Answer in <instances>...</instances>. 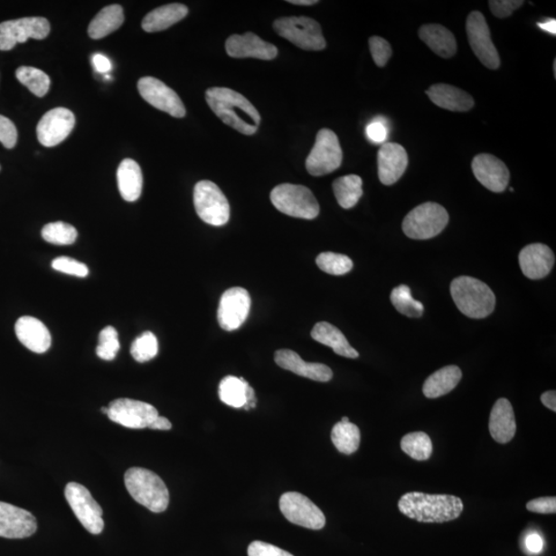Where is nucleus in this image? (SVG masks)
<instances>
[{
	"label": "nucleus",
	"mask_w": 556,
	"mask_h": 556,
	"mask_svg": "<svg viewBox=\"0 0 556 556\" xmlns=\"http://www.w3.org/2000/svg\"><path fill=\"white\" fill-rule=\"evenodd\" d=\"M205 99L210 108L222 122L246 136H253L261 124V116L239 92L224 87H212L206 91Z\"/></svg>",
	"instance_id": "1"
},
{
	"label": "nucleus",
	"mask_w": 556,
	"mask_h": 556,
	"mask_svg": "<svg viewBox=\"0 0 556 556\" xmlns=\"http://www.w3.org/2000/svg\"><path fill=\"white\" fill-rule=\"evenodd\" d=\"M400 513L414 521L444 523L456 521L464 510L461 498L452 495L405 494L398 503Z\"/></svg>",
	"instance_id": "2"
},
{
	"label": "nucleus",
	"mask_w": 556,
	"mask_h": 556,
	"mask_svg": "<svg viewBox=\"0 0 556 556\" xmlns=\"http://www.w3.org/2000/svg\"><path fill=\"white\" fill-rule=\"evenodd\" d=\"M125 485L140 505L155 514L165 513L169 505V492L157 474L133 466L125 473Z\"/></svg>",
	"instance_id": "3"
},
{
	"label": "nucleus",
	"mask_w": 556,
	"mask_h": 556,
	"mask_svg": "<svg viewBox=\"0 0 556 556\" xmlns=\"http://www.w3.org/2000/svg\"><path fill=\"white\" fill-rule=\"evenodd\" d=\"M450 293L457 307L466 316L485 318L495 306V296L486 284L470 277H459L452 281Z\"/></svg>",
	"instance_id": "4"
},
{
	"label": "nucleus",
	"mask_w": 556,
	"mask_h": 556,
	"mask_svg": "<svg viewBox=\"0 0 556 556\" xmlns=\"http://www.w3.org/2000/svg\"><path fill=\"white\" fill-rule=\"evenodd\" d=\"M271 203L287 216L314 220L320 214V204L308 188L301 184H281L270 194Z\"/></svg>",
	"instance_id": "5"
},
{
	"label": "nucleus",
	"mask_w": 556,
	"mask_h": 556,
	"mask_svg": "<svg viewBox=\"0 0 556 556\" xmlns=\"http://www.w3.org/2000/svg\"><path fill=\"white\" fill-rule=\"evenodd\" d=\"M448 212L442 205L426 203L407 214L402 229L410 239L425 240L439 235L448 226Z\"/></svg>",
	"instance_id": "6"
},
{
	"label": "nucleus",
	"mask_w": 556,
	"mask_h": 556,
	"mask_svg": "<svg viewBox=\"0 0 556 556\" xmlns=\"http://www.w3.org/2000/svg\"><path fill=\"white\" fill-rule=\"evenodd\" d=\"M274 32L306 51H322L327 47L322 27L308 17H284L274 21Z\"/></svg>",
	"instance_id": "7"
},
{
	"label": "nucleus",
	"mask_w": 556,
	"mask_h": 556,
	"mask_svg": "<svg viewBox=\"0 0 556 556\" xmlns=\"http://www.w3.org/2000/svg\"><path fill=\"white\" fill-rule=\"evenodd\" d=\"M194 205L200 219L206 224L221 227L230 219V204L224 193L211 181H202L194 188Z\"/></svg>",
	"instance_id": "8"
},
{
	"label": "nucleus",
	"mask_w": 556,
	"mask_h": 556,
	"mask_svg": "<svg viewBox=\"0 0 556 556\" xmlns=\"http://www.w3.org/2000/svg\"><path fill=\"white\" fill-rule=\"evenodd\" d=\"M344 154L338 137L332 130L318 131L316 144L306 159V166L309 174L323 176L335 172L343 163Z\"/></svg>",
	"instance_id": "9"
},
{
	"label": "nucleus",
	"mask_w": 556,
	"mask_h": 556,
	"mask_svg": "<svg viewBox=\"0 0 556 556\" xmlns=\"http://www.w3.org/2000/svg\"><path fill=\"white\" fill-rule=\"evenodd\" d=\"M65 499L70 504L74 515L84 528L92 535H99L105 529L103 511L99 504L84 485L70 482L65 487Z\"/></svg>",
	"instance_id": "10"
},
{
	"label": "nucleus",
	"mask_w": 556,
	"mask_h": 556,
	"mask_svg": "<svg viewBox=\"0 0 556 556\" xmlns=\"http://www.w3.org/2000/svg\"><path fill=\"white\" fill-rule=\"evenodd\" d=\"M279 508L288 522L309 530H322L325 524L323 511L302 494L290 492L280 496Z\"/></svg>",
	"instance_id": "11"
},
{
	"label": "nucleus",
	"mask_w": 556,
	"mask_h": 556,
	"mask_svg": "<svg viewBox=\"0 0 556 556\" xmlns=\"http://www.w3.org/2000/svg\"><path fill=\"white\" fill-rule=\"evenodd\" d=\"M466 27L474 54L485 68L493 71L498 70L501 59L492 41L491 31H489L484 14L478 11L470 13Z\"/></svg>",
	"instance_id": "12"
},
{
	"label": "nucleus",
	"mask_w": 556,
	"mask_h": 556,
	"mask_svg": "<svg viewBox=\"0 0 556 556\" xmlns=\"http://www.w3.org/2000/svg\"><path fill=\"white\" fill-rule=\"evenodd\" d=\"M50 31L49 21L42 17L3 22L0 24V51H10L17 43H24L29 39H46Z\"/></svg>",
	"instance_id": "13"
},
{
	"label": "nucleus",
	"mask_w": 556,
	"mask_h": 556,
	"mask_svg": "<svg viewBox=\"0 0 556 556\" xmlns=\"http://www.w3.org/2000/svg\"><path fill=\"white\" fill-rule=\"evenodd\" d=\"M108 417L125 428L146 429L159 417V413L151 404L132 399H117L110 402Z\"/></svg>",
	"instance_id": "14"
},
{
	"label": "nucleus",
	"mask_w": 556,
	"mask_h": 556,
	"mask_svg": "<svg viewBox=\"0 0 556 556\" xmlns=\"http://www.w3.org/2000/svg\"><path fill=\"white\" fill-rule=\"evenodd\" d=\"M251 299L246 288L235 287L222 294L218 309V321L221 329H240L250 310Z\"/></svg>",
	"instance_id": "15"
},
{
	"label": "nucleus",
	"mask_w": 556,
	"mask_h": 556,
	"mask_svg": "<svg viewBox=\"0 0 556 556\" xmlns=\"http://www.w3.org/2000/svg\"><path fill=\"white\" fill-rule=\"evenodd\" d=\"M137 87L142 98L154 108L174 118L185 116V108L180 96L160 80L146 77L139 80Z\"/></svg>",
	"instance_id": "16"
},
{
	"label": "nucleus",
	"mask_w": 556,
	"mask_h": 556,
	"mask_svg": "<svg viewBox=\"0 0 556 556\" xmlns=\"http://www.w3.org/2000/svg\"><path fill=\"white\" fill-rule=\"evenodd\" d=\"M76 125V117L68 108H57L48 111L37 124L39 142L44 146H55L68 137Z\"/></svg>",
	"instance_id": "17"
},
{
	"label": "nucleus",
	"mask_w": 556,
	"mask_h": 556,
	"mask_svg": "<svg viewBox=\"0 0 556 556\" xmlns=\"http://www.w3.org/2000/svg\"><path fill=\"white\" fill-rule=\"evenodd\" d=\"M472 170L476 180L489 191L502 193L510 181L509 169L505 163L491 154H479L472 162Z\"/></svg>",
	"instance_id": "18"
},
{
	"label": "nucleus",
	"mask_w": 556,
	"mask_h": 556,
	"mask_svg": "<svg viewBox=\"0 0 556 556\" xmlns=\"http://www.w3.org/2000/svg\"><path fill=\"white\" fill-rule=\"evenodd\" d=\"M37 530L34 515L25 509L0 502V537L24 539L32 537Z\"/></svg>",
	"instance_id": "19"
},
{
	"label": "nucleus",
	"mask_w": 556,
	"mask_h": 556,
	"mask_svg": "<svg viewBox=\"0 0 556 556\" xmlns=\"http://www.w3.org/2000/svg\"><path fill=\"white\" fill-rule=\"evenodd\" d=\"M226 52L233 58H256L273 61L278 54V48L253 33L233 34L226 41Z\"/></svg>",
	"instance_id": "20"
},
{
	"label": "nucleus",
	"mask_w": 556,
	"mask_h": 556,
	"mask_svg": "<svg viewBox=\"0 0 556 556\" xmlns=\"http://www.w3.org/2000/svg\"><path fill=\"white\" fill-rule=\"evenodd\" d=\"M378 176L385 185L396 184L406 172L408 155L399 144L384 143L377 155Z\"/></svg>",
	"instance_id": "21"
},
{
	"label": "nucleus",
	"mask_w": 556,
	"mask_h": 556,
	"mask_svg": "<svg viewBox=\"0 0 556 556\" xmlns=\"http://www.w3.org/2000/svg\"><path fill=\"white\" fill-rule=\"evenodd\" d=\"M518 259L523 273L530 279L546 278L555 263L553 251L542 243H532L523 248Z\"/></svg>",
	"instance_id": "22"
},
{
	"label": "nucleus",
	"mask_w": 556,
	"mask_h": 556,
	"mask_svg": "<svg viewBox=\"0 0 556 556\" xmlns=\"http://www.w3.org/2000/svg\"><path fill=\"white\" fill-rule=\"evenodd\" d=\"M277 364L291 372L308 378V380L328 382L332 380V370L321 363H307L291 350H280L274 355Z\"/></svg>",
	"instance_id": "23"
},
{
	"label": "nucleus",
	"mask_w": 556,
	"mask_h": 556,
	"mask_svg": "<svg viewBox=\"0 0 556 556\" xmlns=\"http://www.w3.org/2000/svg\"><path fill=\"white\" fill-rule=\"evenodd\" d=\"M14 332L22 344L36 353L49 351L51 334L42 322L33 316H22L14 325Z\"/></svg>",
	"instance_id": "24"
},
{
	"label": "nucleus",
	"mask_w": 556,
	"mask_h": 556,
	"mask_svg": "<svg viewBox=\"0 0 556 556\" xmlns=\"http://www.w3.org/2000/svg\"><path fill=\"white\" fill-rule=\"evenodd\" d=\"M489 432L493 439L506 444L514 438L516 420L514 407L507 399L502 398L493 407L489 417Z\"/></svg>",
	"instance_id": "25"
},
{
	"label": "nucleus",
	"mask_w": 556,
	"mask_h": 556,
	"mask_svg": "<svg viewBox=\"0 0 556 556\" xmlns=\"http://www.w3.org/2000/svg\"><path fill=\"white\" fill-rule=\"evenodd\" d=\"M427 95L437 107L458 113L468 111L476 105L469 93L448 84L433 85L427 91Z\"/></svg>",
	"instance_id": "26"
},
{
	"label": "nucleus",
	"mask_w": 556,
	"mask_h": 556,
	"mask_svg": "<svg viewBox=\"0 0 556 556\" xmlns=\"http://www.w3.org/2000/svg\"><path fill=\"white\" fill-rule=\"evenodd\" d=\"M118 187L125 202L135 203L142 195L144 177L137 161L125 159L117 173Z\"/></svg>",
	"instance_id": "27"
},
{
	"label": "nucleus",
	"mask_w": 556,
	"mask_h": 556,
	"mask_svg": "<svg viewBox=\"0 0 556 556\" xmlns=\"http://www.w3.org/2000/svg\"><path fill=\"white\" fill-rule=\"evenodd\" d=\"M419 39L435 54L442 58H450L456 55V37L448 28L439 24H427L419 28Z\"/></svg>",
	"instance_id": "28"
},
{
	"label": "nucleus",
	"mask_w": 556,
	"mask_h": 556,
	"mask_svg": "<svg viewBox=\"0 0 556 556\" xmlns=\"http://www.w3.org/2000/svg\"><path fill=\"white\" fill-rule=\"evenodd\" d=\"M311 337L317 343L331 347L334 353L341 357L359 358V353L351 346L344 333L327 322L317 323L311 331Z\"/></svg>",
	"instance_id": "29"
},
{
	"label": "nucleus",
	"mask_w": 556,
	"mask_h": 556,
	"mask_svg": "<svg viewBox=\"0 0 556 556\" xmlns=\"http://www.w3.org/2000/svg\"><path fill=\"white\" fill-rule=\"evenodd\" d=\"M188 13V7L182 4L163 5L148 13L142 26L146 33L163 32L187 17Z\"/></svg>",
	"instance_id": "30"
},
{
	"label": "nucleus",
	"mask_w": 556,
	"mask_h": 556,
	"mask_svg": "<svg viewBox=\"0 0 556 556\" xmlns=\"http://www.w3.org/2000/svg\"><path fill=\"white\" fill-rule=\"evenodd\" d=\"M462 370L457 366H447L436 371L427 378L424 383V395L429 399H436L448 395L462 380Z\"/></svg>",
	"instance_id": "31"
},
{
	"label": "nucleus",
	"mask_w": 556,
	"mask_h": 556,
	"mask_svg": "<svg viewBox=\"0 0 556 556\" xmlns=\"http://www.w3.org/2000/svg\"><path fill=\"white\" fill-rule=\"evenodd\" d=\"M124 22L121 5H111L101 10L88 28V33L93 40H100L120 28Z\"/></svg>",
	"instance_id": "32"
},
{
	"label": "nucleus",
	"mask_w": 556,
	"mask_h": 556,
	"mask_svg": "<svg viewBox=\"0 0 556 556\" xmlns=\"http://www.w3.org/2000/svg\"><path fill=\"white\" fill-rule=\"evenodd\" d=\"M334 194L341 207L353 209L363 196V181L359 175L341 176L333 183Z\"/></svg>",
	"instance_id": "33"
},
{
	"label": "nucleus",
	"mask_w": 556,
	"mask_h": 556,
	"mask_svg": "<svg viewBox=\"0 0 556 556\" xmlns=\"http://www.w3.org/2000/svg\"><path fill=\"white\" fill-rule=\"evenodd\" d=\"M331 439L341 454L347 456L353 455L357 451L361 444V432L358 426L352 422L340 421L334 426L331 433Z\"/></svg>",
	"instance_id": "34"
},
{
	"label": "nucleus",
	"mask_w": 556,
	"mask_h": 556,
	"mask_svg": "<svg viewBox=\"0 0 556 556\" xmlns=\"http://www.w3.org/2000/svg\"><path fill=\"white\" fill-rule=\"evenodd\" d=\"M249 387L250 384L243 378L226 376L219 387L221 401L234 408L246 406Z\"/></svg>",
	"instance_id": "35"
},
{
	"label": "nucleus",
	"mask_w": 556,
	"mask_h": 556,
	"mask_svg": "<svg viewBox=\"0 0 556 556\" xmlns=\"http://www.w3.org/2000/svg\"><path fill=\"white\" fill-rule=\"evenodd\" d=\"M401 449L415 461L424 462L432 456L433 443L428 434L413 432L403 437Z\"/></svg>",
	"instance_id": "36"
},
{
	"label": "nucleus",
	"mask_w": 556,
	"mask_h": 556,
	"mask_svg": "<svg viewBox=\"0 0 556 556\" xmlns=\"http://www.w3.org/2000/svg\"><path fill=\"white\" fill-rule=\"evenodd\" d=\"M16 77L29 91L37 98H43L49 91L51 80L46 72L32 66H21L16 71Z\"/></svg>",
	"instance_id": "37"
},
{
	"label": "nucleus",
	"mask_w": 556,
	"mask_h": 556,
	"mask_svg": "<svg viewBox=\"0 0 556 556\" xmlns=\"http://www.w3.org/2000/svg\"><path fill=\"white\" fill-rule=\"evenodd\" d=\"M391 301L400 314L408 317L418 318L424 314V306L413 298L410 287L405 285L399 286L392 290Z\"/></svg>",
	"instance_id": "38"
},
{
	"label": "nucleus",
	"mask_w": 556,
	"mask_h": 556,
	"mask_svg": "<svg viewBox=\"0 0 556 556\" xmlns=\"http://www.w3.org/2000/svg\"><path fill=\"white\" fill-rule=\"evenodd\" d=\"M44 240L57 246H70L78 239L77 229L64 221L50 222L42 230Z\"/></svg>",
	"instance_id": "39"
},
{
	"label": "nucleus",
	"mask_w": 556,
	"mask_h": 556,
	"mask_svg": "<svg viewBox=\"0 0 556 556\" xmlns=\"http://www.w3.org/2000/svg\"><path fill=\"white\" fill-rule=\"evenodd\" d=\"M316 265L322 271L331 274V276H344L353 269V263L351 258L345 255L331 253H322L316 258Z\"/></svg>",
	"instance_id": "40"
},
{
	"label": "nucleus",
	"mask_w": 556,
	"mask_h": 556,
	"mask_svg": "<svg viewBox=\"0 0 556 556\" xmlns=\"http://www.w3.org/2000/svg\"><path fill=\"white\" fill-rule=\"evenodd\" d=\"M159 351L158 339L152 332H145L131 345V355L139 363L153 360Z\"/></svg>",
	"instance_id": "41"
},
{
	"label": "nucleus",
	"mask_w": 556,
	"mask_h": 556,
	"mask_svg": "<svg viewBox=\"0 0 556 556\" xmlns=\"http://www.w3.org/2000/svg\"><path fill=\"white\" fill-rule=\"evenodd\" d=\"M120 341H118V332L114 327L103 329L99 334V345L96 347V354L99 358L105 361H113L120 351Z\"/></svg>",
	"instance_id": "42"
},
{
	"label": "nucleus",
	"mask_w": 556,
	"mask_h": 556,
	"mask_svg": "<svg viewBox=\"0 0 556 556\" xmlns=\"http://www.w3.org/2000/svg\"><path fill=\"white\" fill-rule=\"evenodd\" d=\"M53 269L77 278H86L89 274L88 266L70 257H59L52 262Z\"/></svg>",
	"instance_id": "43"
},
{
	"label": "nucleus",
	"mask_w": 556,
	"mask_h": 556,
	"mask_svg": "<svg viewBox=\"0 0 556 556\" xmlns=\"http://www.w3.org/2000/svg\"><path fill=\"white\" fill-rule=\"evenodd\" d=\"M369 48L373 61L378 68L387 65L392 54L391 44L381 36H372L369 39Z\"/></svg>",
	"instance_id": "44"
},
{
	"label": "nucleus",
	"mask_w": 556,
	"mask_h": 556,
	"mask_svg": "<svg viewBox=\"0 0 556 556\" xmlns=\"http://www.w3.org/2000/svg\"><path fill=\"white\" fill-rule=\"evenodd\" d=\"M488 4L494 16L503 19L511 16L514 11L523 5L524 2L523 0H491Z\"/></svg>",
	"instance_id": "45"
},
{
	"label": "nucleus",
	"mask_w": 556,
	"mask_h": 556,
	"mask_svg": "<svg viewBox=\"0 0 556 556\" xmlns=\"http://www.w3.org/2000/svg\"><path fill=\"white\" fill-rule=\"evenodd\" d=\"M18 131L16 126L5 116L0 115V143L6 148H13L17 144Z\"/></svg>",
	"instance_id": "46"
},
{
	"label": "nucleus",
	"mask_w": 556,
	"mask_h": 556,
	"mask_svg": "<svg viewBox=\"0 0 556 556\" xmlns=\"http://www.w3.org/2000/svg\"><path fill=\"white\" fill-rule=\"evenodd\" d=\"M249 556H294L290 552L262 541H254L248 548Z\"/></svg>",
	"instance_id": "47"
},
{
	"label": "nucleus",
	"mask_w": 556,
	"mask_h": 556,
	"mask_svg": "<svg viewBox=\"0 0 556 556\" xmlns=\"http://www.w3.org/2000/svg\"><path fill=\"white\" fill-rule=\"evenodd\" d=\"M526 509L533 514H555L556 498L555 496H545V498L532 500L526 504Z\"/></svg>",
	"instance_id": "48"
},
{
	"label": "nucleus",
	"mask_w": 556,
	"mask_h": 556,
	"mask_svg": "<svg viewBox=\"0 0 556 556\" xmlns=\"http://www.w3.org/2000/svg\"><path fill=\"white\" fill-rule=\"evenodd\" d=\"M367 137L373 144H382L387 140L389 136V129L384 121L376 118V120L371 122L367 127Z\"/></svg>",
	"instance_id": "49"
},
{
	"label": "nucleus",
	"mask_w": 556,
	"mask_h": 556,
	"mask_svg": "<svg viewBox=\"0 0 556 556\" xmlns=\"http://www.w3.org/2000/svg\"><path fill=\"white\" fill-rule=\"evenodd\" d=\"M524 545L526 551L532 554H539L544 550V540L538 532H530L525 537Z\"/></svg>",
	"instance_id": "50"
},
{
	"label": "nucleus",
	"mask_w": 556,
	"mask_h": 556,
	"mask_svg": "<svg viewBox=\"0 0 556 556\" xmlns=\"http://www.w3.org/2000/svg\"><path fill=\"white\" fill-rule=\"evenodd\" d=\"M92 63L96 71L99 73L106 74L110 71L113 65L108 57L101 54H95L92 57Z\"/></svg>",
	"instance_id": "51"
},
{
	"label": "nucleus",
	"mask_w": 556,
	"mask_h": 556,
	"mask_svg": "<svg viewBox=\"0 0 556 556\" xmlns=\"http://www.w3.org/2000/svg\"><path fill=\"white\" fill-rule=\"evenodd\" d=\"M541 402L547 408H550L553 412H556V391H550L544 392V394L541 396Z\"/></svg>",
	"instance_id": "52"
},
{
	"label": "nucleus",
	"mask_w": 556,
	"mask_h": 556,
	"mask_svg": "<svg viewBox=\"0 0 556 556\" xmlns=\"http://www.w3.org/2000/svg\"><path fill=\"white\" fill-rule=\"evenodd\" d=\"M172 428V422L165 417H158L152 422L150 427H148V429H160V431H169Z\"/></svg>",
	"instance_id": "53"
},
{
	"label": "nucleus",
	"mask_w": 556,
	"mask_h": 556,
	"mask_svg": "<svg viewBox=\"0 0 556 556\" xmlns=\"http://www.w3.org/2000/svg\"><path fill=\"white\" fill-rule=\"evenodd\" d=\"M556 22L554 19L548 20L546 22H542V24H538V26L542 29V31L550 33L551 34L556 33Z\"/></svg>",
	"instance_id": "54"
},
{
	"label": "nucleus",
	"mask_w": 556,
	"mask_h": 556,
	"mask_svg": "<svg viewBox=\"0 0 556 556\" xmlns=\"http://www.w3.org/2000/svg\"><path fill=\"white\" fill-rule=\"evenodd\" d=\"M287 3L296 5H314L318 2L316 0H288Z\"/></svg>",
	"instance_id": "55"
},
{
	"label": "nucleus",
	"mask_w": 556,
	"mask_h": 556,
	"mask_svg": "<svg viewBox=\"0 0 556 556\" xmlns=\"http://www.w3.org/2000/svg\"><path fill=\"white\" fill-rule=\"evenodd\" d=\"M101 411H102V413H105V414L108 415V407H102L101 408Z\"/></svg>",
	"instance_id": "56"
},
{
	"label": "nucleus",
	"mask_w": 556,
	"mask_h": 556,
	"mask_svg": "<svg viewBox=\"0 0 556 556\" xmlns=\"http://www.w3.org/2000/svg\"><path fill=\"white\" fill-rule=\"evenodd\" d=\"M343 422H350V419H348V418H344L343 420H341Z\"/></svg>",
	"instance_id": "57"
}]
</instances>
